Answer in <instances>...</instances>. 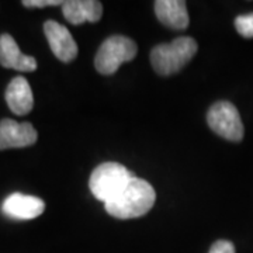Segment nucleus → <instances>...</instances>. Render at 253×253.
I'll list each match as a JSON object with an SVG mask.
<instances>
[{
    "label": "nucleus",
    "instance_id": "obj_9",
    "mask_svg": "<svg viewBox=\"0 0 253 253\" xmlns=\"http://www.w3.org/2000/svg\"><path fill=\"white\" fill-rule=\"evenodd\" d=\"M0 65L18 72H33L37 69L36 58L23 54L9 34L0 36Z\"/></svg>",
    "mask_w": 253,
    "mask_h": 253
},
{
    "label": "nucleus",
    "instance_id": "obj_6",
    "mask_svg": "<svg viewBox=\"0 0 253 253\" xmlns=\"http://www.w3.org/2000/svg\"><path fill=\"white\" fill-rule=\"evenodd\" d=\"M44 34H45L48 44L51 46L52 54L62 62H72L78 56V45L73 40L69 30L59 24L55 20H48L44 24Z\"/></svg>",
    "mask_w": 253,
    "mask_h": 253
},
{
    "label": "nucleus",
    "instance_id": "obj_14",
    "mask_svg": "<svg viewBox=\"0 0 253 253\" xmlns=\"http://www.w3.org/2000/svg\"><path fill=\"white\" fill-rule=\"evenodd\" d=\"M208 253H235V246L229 241H217Z\"/></svg>",
    "mask_w": 253,
    "mask_h": 253
},
{
    "label": "nucleus",
    "instance_id": "obj_7",
    "mask_svg": "<svg viewBox=\"0 0 253 253\" xmlns=\"http://www.w3.org/2000/svg\"><path fill=\"white\" fill-rule=\"evenodd\" d=\"M37 129L30 123H17L10 118L0 121V151L26 148L37 142Z\"/></svg>",
    "mask_w": 253,
    "mask_h": 253
},
{
    "label": "nucleus",
    "instance_id": "obj_12",
    "mask_svg": "<svg viewBox=\"0 0 253 253\" xmlns=\"http://www.w3.org/2000/svg\"><path fill=\"white\" fill-rule=\"evenodd\" d=\"M158 20L173 30H186L189 26V13L183 0H158L155 1Z\"/></svg>",
    "mask_w": 253,
    "mask_h": 253
},
{
    "label": "nucleus",
    "instance_id": "obj_8",
    "mask_svg": "<svg viewBox=\"0 0 253 253\" xmlns=\"http://www.w3.org/2000/svg\"><path fill=\"white\" fill-rule=\"evenodd\" d=\"M45 210V203L36 196H27L21 193H13L1 204L4 215L13 219L28 221L40 217Z\"/></svg>",
    "mask_w": 253,
    "mask_h": 253
},
{
    "label": "nucleus",
    "instance_id": "obj_15",
    "mask_svg": "<svg viewBox=\"0 0 253 253\" xmlns=\"http://www.w3.org/2000/svg\"><path fill=\"white\" fill-rule=\"evenodd\" d=\"M61 0H24L23 6L26 7H46V6H62Z\"/></svg>",
    "mask_w": 253,
    "mask_h": 253
},
{
    "label": "nucleus",
    "instance_id": "obj_3",
    "mask_svg": "<svg viewBox=\"0 0 253 253\" xmlns=\"http://www.w3.org/2000/svg\"><path fill=\"white\" fill-rule=\"evenodd\" d=\"M132 177L131 172L121 163H101L91 173L89 187L96 199L107 204L126 189Z\"/></svg>",
    "mask_w": 253,
    "mask_h": 253
},
{
    "label": "nucleus",
    "instance_id": "obj_10",
    "mask_svg": "<svg viewBox=\"0 0 253 253\" xmlns=\"http://www.w3.org/2000/svg\"><path fill=\"white\" fill-rule=\"evenodd\" d=\"M6 103L17 116H26L34 107V96L30 83L23 76H16L6 89Z\"/></svg>",
    "mask_w": 253,
    "mask_h": 253
},
{
    "label": "nucleus",
    "instance_id": "obj_1",
    "mask_svg": "<svg viewBox=\"0 0 253 253\" xmlns=\"http://www.w3.org/2000/svg\"><path fill=\"white\" fill-rule=\"evenodd\" d=\"M156 193L144 179L132 177L114 200L104 204L110 215L120 219L142 217L154 207Z\"/></svg>",
    "mask_w": 253,
    "mask_h": 253
},
{
    "label": "nucleus",
    "instance_id": "obj_4",
    "mask_svg": "<svg viewBox=\"0 0 253 253\" xmlns=\"http://www.w3.org/2000/svg\"><path fill=\"white\" fill-rule=\"evenodd\" d=\"M136 44L128 37H109L101 45L94 58V66L101 75H113L120 65L129 62L136 56Z\"/></svg>",
    "mask_w": 253,
    "mask_h": 253
},
{
    "label": "nucleus",
    "instance_id": "obj_5",
    "mask_svg": "<svg viewBox=\"0 0 253 253\" xmlns=\"http://www.w3.org/2000/svg\"><path fill=\"white\" fill-rule=\"evenodd\" d=\"M210 128L228 141L239 142L244 138V124L236 107L229 101H218L208 110Z\"/></svg>",
    "mask_w": 253,
    "mask_h": 253
},
{
    "label": "nucleus",
    "instance_id": "obj_2",
    "mask_svg": "<svg viewBox=\"0 0 253 253\" xmlns=\"http://www.w3.org/2000/svg\"><path fill=\"white\" fill-rule=\"evenodd\" d=\"M197 52V42L190 37H179L169 44L156 45L151 52L155 72L169 76L179 72Z\"/></svg>",
    "mask_w": 253,
    "mask_h": 253
},
{
    "label": "nucleus",
    "instance_id": "obj_11",
    "mask_svg": "<svg viewBox=\"0 0 253 253\" xmlns=\"http://www.w3.org/2000/svg\"><path fill=\"white\" fill-rule=\"evenodd\" d=\"M62 13L63 17L75 26L86 21L96 23L101 18L103 4L97 0H69L63 1Z\"/></svg>",
    "mask_w": 253,
    "mask_h": 253
},
{
    "label": "nucleus",
    "instance_id": "obj_13",
    "mask_svg": "<svg viewBox=\"0 0 253 253\" xmlns=\"http://www.w3.org/2000/svg\"><path fill=\"white\" fill-rule=\"evenodd\" d=\"M236 31L245 38H252L253 37V13L239 16L235 20Z\"/></svg>",
    "mask_w": 253,
    "mask_h": 253
}]
</instances>
